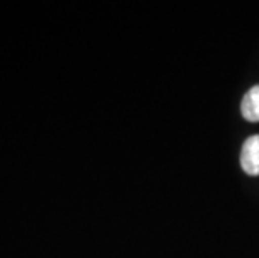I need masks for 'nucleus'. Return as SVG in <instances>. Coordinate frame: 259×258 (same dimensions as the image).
I'll return each mask as SVG.
<instances>
[{
	"label": "nucleus",
	"instance_id": "f257e3e1",
	"mask_svg": "<svg viewBox=\"0 0 259 258\" xmlns=\"http://www.w3.org/2000/svg\"><path fill=\"white\" fill-rule=\"evenodd\" d=\"M241 168L249 176H259V134L247 138L242 144Z\"/></svg>",
	"mask_w": 259,
	"mask_h": 258
},
{
	"label": "nucleus",
	"instance_id": "f03ea898",
	"mask_svg": "<svg viewBox=\"0 0 259 258\" xmlns=\"http://www.w3.org/2000/svg\"><path fill=\"white\" fill-rule=\"evenodd\" d=\"M241 113L244 119L251 121V123H259V86L251 87L242 97Z\"/></svg>",
	"mask_w": 259,
	"mask_h": 258
}]
</instances>
